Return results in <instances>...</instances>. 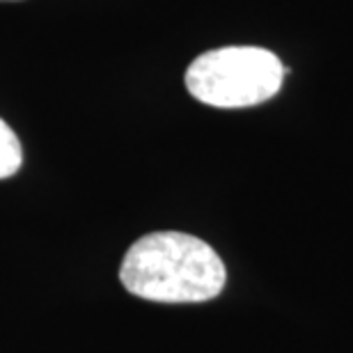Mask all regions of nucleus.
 I'll return each instance as SVG.
<instances>
[{
    "label": "nucleus",
    "mask_w": 353,
    "mask_h": 353,
    "mask_svg": "<svg viewBox=\"0 0 353 353\" xmlns=\"http://www.w3.org/2000/svg\"><path fill=\"white\" fill-rule=\"evenodd\" d=\"M126 292L154 303H204L223 292L228 271L207 241L186 232L138 239L119 266Z\"/></svg>",
    "instance_id": "obj_1"
},
{
    "label": "nucleus",
    "mask_w": 353,
    "mask_h": 353,
    "mask_svg": "<svg viewBox=\"0 0 353 353\" xmlns=\"http://www.w3.org/2000/svg\"><path fill=\"white\" fill-rule=\"evenodd\" d=\"M285 81L278 55L259 46H225L190 62L186 88L214 108H248L273 99Z\"/></svg>",
    "instance_id": "obj_2"
},
{
    "label": "nucleus",
    "mask_w": 353,
    "mask_h": 353,
    "mask_svg": "<svg viewBox=\"0 0 353 353\" xmlns=\"http://www.w3.org/2000/svg\"><path fill=\"white\" fill-rule=\"evenodd\" d=\"M21 163H23V152L17 133L10 129L5 119H0V179L17 174Z\"/></svg>",
    "instance_id": "obj_3"
}]
</instances>
